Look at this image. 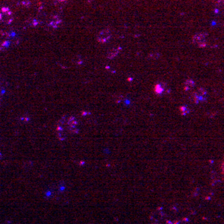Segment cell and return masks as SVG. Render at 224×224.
Here are the masks:
<instances>
[{
    "label": "cell",
    "mask_w": 224,
    "mask_h": 224,
    "mask_svg": "<svg viewBox=\"0 0 224 224\" xmlns=\"http://www.w3.org/2000/svg\"><path fill=\"white\" fill-rule=\"evenodd\" d=\"M120 50H121V48L120 47H117L113 48V49H111L110 52H109V57H110V58L115 57L116 56L118 55L119 52H120Z\"/></svg>",
    "instance_id": "6"
},
{
    "label": "cell",
    "mask_w": 224,
    "mask_h": 224,
    "mask_svg": "<svg viewBox=\"0 0 224 224\" xmlns=\"http://www.w3.org/2000/svg\"><path fill=\"white\" fill-rule=\"evenodd\" d=\"M58 1H60V2H65V1H66V0H58Z\"/></svg>",
    "instance_id": "9"
},
{
    "label": "cell",
    "mask_w": 224,
    "mask_h": 224,
    "mask_svg": "<svg viewBox=\"0 0 224 224\" xmlns=\"http://www.w3.org/2000/svg\"><path fill=\"white\" fill-rule=\"evenodd\" d=\"M193 85H194V83L192 80H188L185 82V90H188V89L192 88V87L193 86Z\"/></svg>",
    "instance_id": "7"
},
{
    "label": "cell",
    "mask_w": 224,
    "mask_h": 224,
    "mask_svg": "<svg viewBox=\"0 0 224 224\" xmlns=\"http://www.w3.org/2000/svg\"><path fill=\"white\" fill-rule=\"evenodd\" d=\"M13 20V14L9 8L3 7L0 8V22L4 24H10Z\"/></svg>",
    "instance_id": "1"
},
{
    "label": "cell",
    "mask_w": 224,
    "mask_h": 224,
    "mask_svg": "<svg viewBox=\"0 0 224 224\" xmlns=\"http://www.w3.org/2000/svg\"><path fill=\"white\" fill-rule=\"evenodd\" d=\"M111 37V32L109 29H103L98 33L97 41L100 43H105L108 42Z\"/></svg>",
    "instance_id": "4"
},
{
    "label": "cell",
    "mask_w": 224,
    "mask_h": 224,
    "mask_svg": "<svg viewBox=\"0 0 224 224\" xmlns=\"http://www.w3.org/2000/svg\"><path fill=\"white\" fill-rule=\"evenodd\" d=\"M192 43L199 47H205L207 46V35L205 33H197L192 37Z\"/></svg>",
    "instance_id": "3"
},
{
    "label": "cell",
    "mask_w": 224,
    "mask_h": 224,
    "mask_svg": "<svg viewBox=\"0 0 224 224\" xmlns=\"http://www.w3.org/2000/svg\"><path fill=\"white\" fill-rule=\"evenodd\" d=\"M217 6H218V7H223V6H224V0H217Z\"/></svg>",
    "instance_id": "8"
},
{
    "label": "cell",
    "mask_w": 224,
    "mask_h": 224,
    "mask_svg": "<svg viewBox=\"0 0 224 224\" xmlns=\"http://www.w3.org/2000/svg\"><path fill=\"white\" fill-rule=\"evenodd\" d=\"M61 24H62V20L58 17H53L50 22V26L52 28H58Z\"/></svg>",
    "instance_id": "5"
},
{
    "label": "cell",
    "mask_w": 224,
    "mask_h": 224,
    "mask_svg": "<svg viewBox=\"0 0 224 224\" xmlns=\"http://www.w3.org/2000/svg\"><path fill=\"white\" fill-rule=\"evenodd\" d=\"M11 35L7 32L0 31V51L5 50L10 46Z\"/></svg>",
    "instance_id": "2"
}]
</instances>
